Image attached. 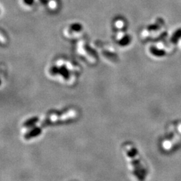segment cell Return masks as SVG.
Here are the masks:
<instances>
[{"instance_id": "obj_8", "label": "cell", "mask_w": 181, "mask_h": 181, "mask_svg": "<svg viewBox=\"0 0 181 181\" xmlns=\"http://www.w3.org/2000/svg\"><path fill=\"white\" fill-rule=\"evenodd\" d=\"M181 38V28L177 29L173 34L172 35V37L170 38V42L172 44H177L179 40Z\"/></svg>"}, {"instance_id": "obj_12", "label": "cell", "mask_w": 181, "mask_h": 181, "mask_svg": "<svg viewBox=\"0 0 181 181\" xmlns=\"http://www.w3.org/2000/svg\"><path fill=\"white\" fill-rule=\"evenodd\" d=\"M34 0H23L24 3L28 6H31L33 5Z\"/></svg>"}, {"instance_id": "obj_4", "label": "cell", "mask_w": 181, "mask_h": 181, "mask_svg": "<svg viewBox=\"0 0 181 181\" xmlns=\"http://www.w3.org/2000/svg\"><path fill=\"white\" fill-rule=\"evenodd\" d=\"M101 54L111 61H116L118 60V55L113 46L108 44H101L99 45Z\"/></svg>"}, {"instance_id": "obj_5", "label": "cell", "mask_w": 181, "mask_h": 181, "mask_svg": "<svg viewBox=\"0 0 181 181\" xmlns=\"http://www.w3.org/2000/svg\"><path fill=\"white\" fill-rule=\"evenodd\" d=\"M83 30V26L81 24L79 23H74L68 26L64 31V35L67 37H75L77 34H80Z\"/></svg>"}, {"instance_id": "obj_1", "label": "cell", "mask_w": 181, "mask_h": 181, "mask_svg": "<svg viewBox=\"0 0 181 181\" xmlns=\"http://www.w3.org/2000/svg\"><path fill=\"white\" fill-rule=\"evenodd\" d=\"M79 72L80 69L78 65L63 59L58 60L48 70L50 75L53 77H59V79H61L66 83L74 82L76 75Z\"/></svg>"}, {"instance_id": "obj_11", "label": "cell", "mask_w": 181, "mask_h": 181, "mask_svg": "<svg viewBox=\"0 0 181 181\" xmlns=\"http://www.w3.org/2000/svg\"><path fill=\"white\" fill-rule=\"evenodd\" d=\"M57 6V3L55 1V0H50V1L48 2V7H49L50 9H55V8Z\"/></svg>"}, {"instance_id": "obj_2", "label": "cell", "mask_w": 181, "mask_h": 181, "mask_svg": "<svg viewBox=\"0 0 181 181\" xmlns=\"http://www.w3.org/2000/svg\"><path fill=\"white\" fill-rule=\"evenodd\" d=\"M77 116V112L75 110H68L63 113H53L48 115L44 119L42 125L50 124V123H58L64 122H68L76 118Z\"/></svg>"}, {"instance_id": "obj_10", "label": "cell", "mask_w": 181, "mask_h": 181, "mask_svg": "<svg viewBox=\"0 0 181 181\" xmlns=\"http://www.w3.org/2000/svg\"><path fill=\"white\" fill-rule=\"evenodd\" d=\"M159 29H160V26H159L158 24H151V25H149L147 28V30L149 32L157 31Z\"/></svg>"}, {"instance_id": "obj_7", "label": "cell", "mask_w": 181, "mask_h": 181, "mask_svg": "<svg viewBox=\"0 0 181 181\" xmlns=\"http://www.w3.org/2000/svg\"><path fill=\"white\" fill-rule=\"evenodd\" d=\"M150 52L152 54L155 56H158V57H162L166 54V52L162 49H160V48H156L154 46H152L150 48Z\"/></svg>"}, {"instance_id": "obj_6", "label": "cell", "mask_w": 181, "mask_h": 181, "mask_svg": "<svg viewBox=\"0 0 181 181\" xmlns=\"http://www.w3.org/2000/svg\"><path fill=\"white\" fill-rule=\"evenodd\" d=\"M116 39L118 40V42L122 46H127L131 42L130 36L126 34L123 30H120L118 32Z\"/></svg>"}, {"instance_id": "obj_9", "label": "cell", "mask_w": 181, "mask_h": 181, "mask_svg": "<svg viewBox=\"0 0 181 181\" xmlns=\"http://www.w3.org/2000/svg\"><path fill=\"white\" fill-rule=\"evenodd\" d=\"M115 27L118 28V29H119L120 30H122L123 28H124V27H125V23L122 19H118L115 22Z\"/></svg>"}, {"instance_id": "obj_3", "label": "cell", "mask_w": 181, "mask_h": 181, "mask_svg": "<svg viewBox=\"0 0 181 181\" xmlns=\"http://www.w3.org/2000/svg\"><path fill=\"white\" fill-rule=\"evenodd\" d=\"M77 52L89 64H94L97 62V58L94 52L83 40L78 44Z\"/></svg>"}]
</instances>
